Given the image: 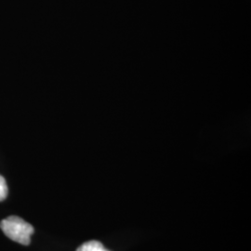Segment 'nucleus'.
I'll list each match as a JSON object with an SVG mask.
<instances>
[{"instance_id":"nucleus-1","label":"nucleus","mask_w":251,"mask_h":251,"mask_svg":"<svg viewBox=\"0 0 251 251\" xmlns=\"http://www.w3.org/2000/svg\"><path fill=\"white\" fill-rule=\"evenodd\" d=\"M0 227L3 233L15 242L25 246L31 242V235L34 233V227L19 217L10 216L3 220Z\"/></svg>"},{"instance_id":"nucleus-2","label":"nucleus","mask_w":251,"mask_h":251,"mask_svg":"<svg viewBox=\"0 0 251 251\" xmlns=\"http://www.w3.org/2000/svg\"><path fill=\"white\" fill-rule=\"evenodd\" d=\"M76 251H110L99 241H89L82 244Z\"/></svg>"},{"instance_id":"nucleus-3","label":"nucleus","mask_w":251,"mask_h":251,"mask_svg":"<svg viewBox=\"0 0 251 251\" xmlns=\"http://www.w3.org/2000/svg\"><path fill=\"white\" fill-rule=\"evenodd\" d=\"M8 197V185L5 179L0 175V201H3Z\"/></svg>"}]
</instances>
